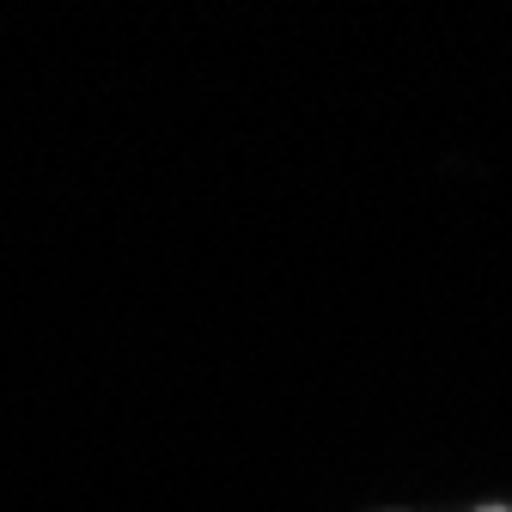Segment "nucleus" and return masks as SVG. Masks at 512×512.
Listing matches in <instances>:
<instances>
[{"mask_svg":"<svg viewBox=\"0 0 512 512\" xmlns=\"http://www.w3.org/2000/svg\"><path fill=\"white\" fill-rule=\"evenodd\" d=\"M482 512H512V506H482Z\"/></svg>","mask_w":512,"mask_h":512,"instance_id":"nucleus-1","label":"nucleus"}]
</instances>
